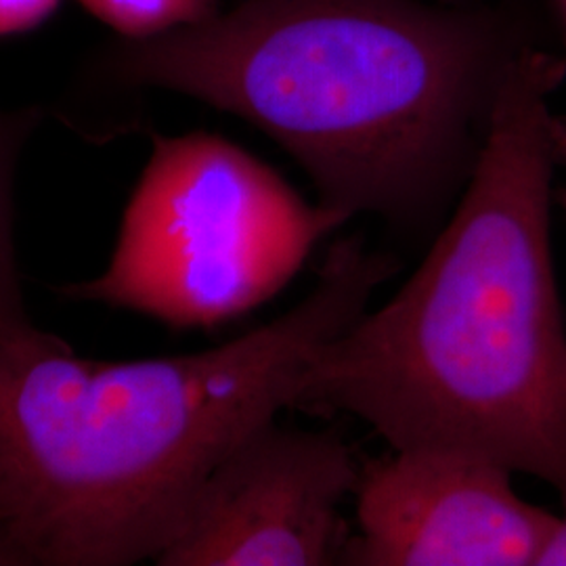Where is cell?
Here are the masks:
<instances>
[{"instance_id": "6da1fadb", "label": "cell", "mask_w": 566, "mask_h": 566, "mask_svg": "<svg viewBox=\"0 0 566 566\" xmlns=\"http://www.w3.org/2000/svg\"><path fill=\"white\" fill-rule=\"evenodd\" d=\"M565 61L521 46L458 208L424 263L304 367L294 409L348 413L397 451L546 481L566 510V334L552 263Z\"/></svg>"}, {"instance_id": "7a4b0ae2", "label": "cell", "mask_w": 566, "mask_h": 566, "mask_svg": "<svg viewBox=\"0 0 566 566\" xmlns=\"http://www.w3.org/2000/svg\"><path fill=\"white\" fill-rule=\"evenodd\" d=\"M518 49L479 4L242 0L154 39L114 36L78 91L212 105L280 143L327 206L426 227L468 181Z\"/></svg>"}, {"instance_id": "3957f363", "label": "cell", "mask_w": 566, "mask_h": 566, "mask_svg": "<svg viewBox=\"0 0 566 566\" xmlns=\"http://www.w3.org/2000/svg\"><path fill=\"white\" fill-rule=\"evenodd\" d=\"M395 269L338 242L303 303L191 355L114 364L53 334L0 344V521L34 566L156 563L210 472L294 407L304 367Z\"/></svg>"}, {"instance_id": "277c9868", "label": "cell", "mask_w": 566, "mask_h": 566, "mask_svg": "<svg viewBox=\"0 0 566 566\" xmlns=\"http://www.w3.org/2000/svg\"><path fill=\"white\" fill-rule=\"evenodd\" d=\"M348 219L224 137H154L109 266L61 294L214 327L273 298Z\"/></svg>"}, {"instance_id": "5b68a950", "label": "cell", "mask_w": 566, "mask_h": 566, "mask_svg": "<svg viewBox=\"0 0 566 566\" xmlns=\"http://www.w3.org/2000/svg\"><path fill=\"white\" fill-rule=\"evenodd\" d=\"M361 465L332 432L259 426L206 479L163 566L340 565Z\"/></svg>"}, {"instance_id": "8992f818", "label": "cell", "mask_w": 566, "mask_h": 566, "mask_svg": "<svg viewBox=\"0 0 566 566\" xmlns=\"http://www.w3.org/2000/svg\"><path fill=\"white\" fill-rule=\"evenodd\" d=\"M392 451L361 465L359 535L340 565L537 566L560 516L518 497L512 470L449 451Z\"/></svg>"}, {"instance_id": "52a82bcc", "label": "cell", "mask_w": 566, "mask_h": 566, "mask_svg": "<svg viewBox=\"0 0 566 566\" xmlns=\"http://www.w3.org/2000/svg\"><path fill=\"white\" fill-rule=\"evenodd\" d=\"M44 118L42 107L0 109V344L34 343L46 332L28 315L15 256V172L25 143Z\"/></svg>"}, {"instance_id": "ba28073f", "label": "cell", "mask_w": 566, "mask_h": 566, "mask_svg": "<svg viewBox=\"0 0 566 566\" xmlns=\"http://www.w3.org/2000/svg\"><path fill=\"white\" fill-rule=\"evenodd\" d=\"M78 4L124 41L154 39L221 13V0H78Z\"/></svg>"}, {"instance_id": "9c48e42d", "label": "cell", "mask_w": 566, "mask_h": 566, "mask_svg": "<svg viewBox=\"0 0 566 566\" xmlns=\"http://www.w3.org/2000/svg\"><path fill=\"white\" fill-rule=\"evenodd\" d=\"M63 0H0V41L28 34L51 20Z\"/></svg>"}, {"instance_id": "30bf717a", "label": "cell", "mask_w": 566, "mask_h": 566, "mask_svg": "<svg viewBox=\"0 0 566 566\" xmlns=\"http://www.w3.org/2000/svg\"><path fill=\"white\" fill-rule=\"evenodd\" d=\"M0 566H34L28 552L13 537L9 526L0 521Z\"/></svg>"}, {"instance_id": "8fae6325", "label": "cell", "mask_w": 566, "mask_h": 566, "mask_svg": "<svg viewBox=\"0 0 566 566\" xmlns=\"http://www.w3.org/2000/svg\"><path fill=\"white\" fill-rule=\"evenodd\" d=\"M537 566H566V514L560 516L558 526H556L552 539L547 542Z\"/></svg>"}, {"instance_id": "7c38bea8", "label": "cell", "mask_w": 566, "mask_h": 566, "mask_svg": "<svg viewBox=\"0 0 566 566\" xmlns=\"http://www.w3.org/2000/svg\"><path fill=\"white\" fill-rule=\"evenodd\" d=\"M447 4H476V0H443Z\"/></svg>"}, {"instance_id": "4fadbf2b", "label": "cell", "mask_w": 566, "mask_h": 566, "mask_svg": "<svg viewBox=\"0 0 566 566\" xmlns=\"http://www.w3.org/2000/svg\"><path fill=\"white\" fill-rule=\"evenodd\" d=\"M563 2V9H565V15H566V0H560Z\"/></svg>"}, {"instance_id": "5bb4252c", "label": "cell", "mask_w": 566, "mask_h": 566, "mask_svg": "<svg viewBox=\"0 0 566 566\" xmlns=\"http://www.w3.org/2000/svg\"><path fill=\"white\" fill-rule=\"evenodd\" d=\"M563 203H565V208H566V193H565V196H563Z\"/></svg>"}]
</instances>
